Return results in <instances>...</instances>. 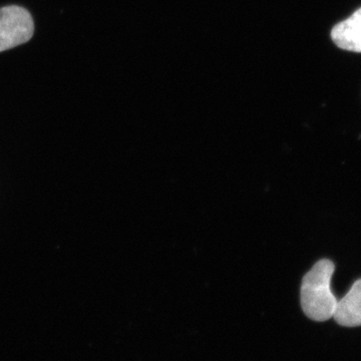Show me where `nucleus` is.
Masks as SVG:
<instances>
[{
    "label": "nucleus",
    "mask_w": 361,
    "mask_h": 361,
    "mask_svg": "<svg viewBox=\"0 0 361 361\" xmlns=\"http://www.w3.org/2000/svg\"><path fill=\"white\" fill-rule=\"evenodd\" d=\"M35 25L30 11L20 6L0 8V52L25 44L32 39Z\"/></svg>",
    "instance_id": "nucleus-2"
},
{
    "label": "nucleus",
    "mask_w": 361,
    "mask_h": 361,
    "mask_svg": "<svg viewBox=\"0 0 361 361\" xmlns=\"http://www.w3.org/2000/svg\"><path fill=\"white\" fill-rule=\"evenodd\" d=\"M336 266L329 259L318 261L306 273L301 284L300 300L303 312L314 322L334 317L337 302L331 291V278Z\"/></svg>",
    "instance_id": "nucleus-1"
},
{
    "label": "nucleus",
    "mask_w": 361,
    "mask_h": 361,
    "mask_svg": "<svg viewBox=\"0 0 361 361\" xmlns=\"http://www.w3.org/2000/svg\"><path fill=\"white\" fill-rule=\"evenodd\" d=\"M334 317L341 326H361V279L337 302Z\"/></svg>",
    "instance_id": "nucleus-3"
},
{
    "label": "nucleus",
    "mask_w": 361,
    "mask_h": 361,
    "mask_svg": "<svg viewBox=\"0 0 361 361\" xmlns=\"http://www.w3.org/2000/svg\"><path fill=\"white\" fill-rule=\"evenodd\" d=\"M331 39L342 49L361 52V8L348 20L334 26Z\"/></svg>",
    "instance_id": "nucleus-4"
}]
</instances>
